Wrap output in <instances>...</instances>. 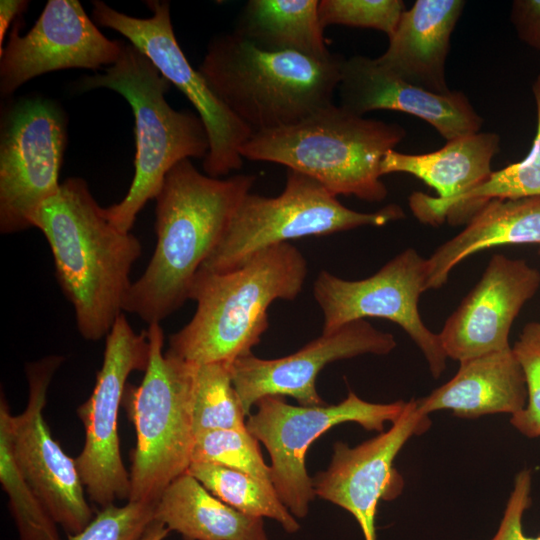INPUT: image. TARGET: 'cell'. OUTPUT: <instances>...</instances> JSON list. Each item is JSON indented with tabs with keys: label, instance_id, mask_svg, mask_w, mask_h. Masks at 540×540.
Returning a JSON list of instances; mask_svg holds the SVG:
<instances>
[{
	"label": "cell",
	"instance_id": "4fadbf2b",
	"mask_svg": "<svg viewBox=\"0 0 540 540\" xmlns=\"http://www.w3.org/2000/svg\"><path fill=\"white\" fill-rule=\"evenodd\" d=\"M427 282L426 259L407 248L375 274L361 280H345L326 270L314 281L313 294L323 314L322 333L367 317L383 318L399 325L424 355L431 375L438 378L447 356L439 335L430 331L418 310Z\"/></svg>",
	"mask_w": 540,
	"mask_h": 540
},
{
	"label": "cell",
	"instance_id": "52a82bcc",
	"mask_svg": "<svg viewBox=\"0 0 540 540\" xmlns=\"http://www.w3.org/2000/svg\"><path fill=\"white\" fill-rule=\"evenodd\" d=\"M149 359L139 386L124 398L136 431L128 501L157 503L191 464L192 407L197 365L164 352L160 323L149 324Z\"/></svg>",
	"mask_w": 540,
	"mask_h": 540
},
{
	"label": "cell",
	"instance_id": "6da1fadb",
	"mask_svg": "<svg viewBox=\"0 0 540 540\" xmlns=\"http://www.w3.org/2000/svg\"><path fill=\"white\" fill-rule=\"evenodd\" d=\"M255 180L250 174L214 178L198 171L190 159L177 163L155 198V250L132 282L123 311L149 325L179 309Z\"/></svg>",
	"mask_w": 540,
	"mask_h": 540
},
{
	"label": "cell",
	"instance_id": "f546056e",
	"mask_svg": "<svg viewBox=\"0 0 540 540\" xmlns=\"http://www.w3.org/2000/svg\"><path fill=\"white\" fill-rule=\"evenodd\" d=\"M258 440L246 429H218L194 437L192 462L211 463L243 472L274 489L271 467L261 454Z\"/></svg>",
	"mask_w": 540,
	"mask_h": 540
},
{
	"label": "cell",
	"instance_id": "5bb4252c",
	"mask_svg": "<svg viewBox=\"0 0 540 540\" xmlns=\"http://www.w3.org/2000/svg\"><path fill=\"white\" fill-rule=\"evenodd\" d=\"M63 360L51 355L27 364V406L21 414L10 415V431L21 474L57 525L74 535L90 523L93 513L75 460L52 437L43 415L48 387Z\"/></svg>",
	"mask_w": 540,
	"mask_h": 540
},
{
	"label": "cell",
	"instance_id": "ffe728a7",
	"mask_svg": "<svg viewBox=\"0 0 540 540\" xmlns=\"http://www.w3.org/2000/svg\"><path fill=\"white\" fill-rule=\"evenodd\" d=\"M465 1L417 0L405 10L377 63L404 81L436 94L449 89L445 64Z\"/></svg>",
	"mask_w": 540,
	"mask_h": 540
},
{
	"label": "cell",
	"instance_id": "ba28073f",
	"mask_svg": "<svg viewBox=\"0 0 540 540\" xmlns=\"http://www.w3.org/2000/svg\"><path fill=\"white\" fill-rule=\"evenodd\" d=\"M404 216L397 204L370 213L349 209L318 181L287 169L285 187L279 195L250 192L244 197L221 242L199 271L227 272L273 245L361 226H383Z\"/></svg>",
	"mask_w": 540,
	"mask_h": 540
},
{
	"label": "cell",
	"instance_id": "d590c367",
	"mask_svg": "<svg viewBox=\"0 0 540 540\" xmlns=\"http://www.w3.org/2000/svg\"><path fill=\"white\" fill-rule=\"evenodd\" d=\"M28 6L25 0H1L0 1V50L3 48L4 38L10 23L20 17Z\"/></svg>",
	"mask_w": 540,
	"mask_h": 540
},
{
	"label": "cell",
	"instance_id": "1f68e13d",
	"mask_svg": "<svg viewBox=\"0 0 540 540\" xmlns=\"http://www.w3.org/2000/svg\"><path fill=\"white\" fill-rule=\"evenodd\" d=\"M523 369L527 402L525 407L511 416V424L529 438L540 437V321L530 322L523 328L512 347Z\"/></svg>",
	"mask_w": 540,
	"mask_h": 540
},
{
	"label": "cell",
	"instance_id": "ac0fdd59",
	"mask_svg": "<svg viewBox=\"0 0 540 540\" xmlns=\"http://www.w3.org/2000/svg\"><path fill=\"white\" fill-rule=\"evenodd\" d=\"M540 287V272L496 254L438 334L447 358L459 362L508 349L512 324Z\"/></svg>",
	"mask_w": 540,
	"mask_h": 540
},
{
	"label": "cell",
	"instance_id": "3957f363",
	"mask_svg": "<svg viewBox=\"0 0 540 540\" xmlns=\"http://www.w3.org/2000/svg\"><path fill=\"white\" fill-rule=\"evenodd\" d=\"M307 271L304 255L289 242L265 248L227 272L198 271L189 292L196 311L169 337L167 351L196 365L232 363L252 353L269 327L270 305L294 300Z\"/></svg>",
	"mask_w": 540,
	"mask_h": 540
},
{
	"label": "cell",
	"instance_id": "603a6c76",
	"mask_svg": "<svg viewBox=\"0 0 540 540\" xmlns=\"http://www.w3.org/2000/svg\"><path fill=\"white\" fill-rule=\"evenodd\" d=\"M499 143L498 134L479 131L447 141L442 148L430 153L406 154L392 149L382 158L380 174H411L435 189L436 197L452 199L490 176Z\"/></svg>",
	"mask_w": 540,
	"mask_h": 540
},
{
	"label": "cell",
	"instance_id": "4316f807",
	"mask_svg": "<svg viewBox=\"0 0 540 540\" xmlns=\"http://www.w3.org/2000/svg\"><path fill=\"white\" fill-rule=\"evenodd\" d=\"M187 472L234 509L250 516L273 519L288 533L299 530L300 525L295 516L279 499L275 490L253 477L205 462H192Z\"/></svg>",
	"mask_w": 540,
	"mask_h": 540
},
{
	"label": "cell",
	"instance_id": "44dd1931",
	"mask_svg": "<svg viewBox=\"0 0 540 540\" xmlns=\"http://www.w3.org/2000/svg\"><path fill=\"white\" fill-rule=\"evenodd\" d=\"M416 402L426 415L443 409L469 419L514 415L527 402L524 372L512 347L490 352L461 361L453 378Z\"/></svg>",
	"mask_w": 540,
	"mask_h": 540
},
{
	"label": "cell",
	"instance_id": "e575fe53",
	"mask_svg": "<svg viewBox=\"0 0 540 540\" xmlns=\"http://www.w3.org/2000/svg\"><path fill=\"white\" fill-rule=\"evenodd\" d=\"M510 18L519 39L540 50V0H514Z\"/></svg>",
	"mask_w": 540,
	"mask_h": 540
},
{
	"label": "cell",
	"instance_id": "484cf974",
	"mask_svg": "<svg viewBox=\"0 0 540 540\" xmlns=\"http://www.w3.org/2000/svg\"><path fill=\"white\" fill-rule=\"evenodd\" d=\"M532 91L536 104L537 130L530 152L526 157L519 162L492 172L480 185L452 199H440L421 192H414L409 197V206L413 215L420 222L439 225L447 219L453 221L456 217H461L463 213H472L473 215L481 206L492 199L540 197L539 82H534Z\"/></svg>",
	"mask_w": 540,
	"mask_h": 540
},
{
	"label": "cell",
	"instance_id": "d6986e66",
	"mask_svg": "<svg viewBox=\"0 0 540 540\" xmlns=\"http://www.w3.org/2000/svg\"><path fill=\"white\" fill-rule=\"evenodd\" d=\"M337 92L339 105L357 115L373 110L405 112L429 123L446 141L479 132L483 124L463 92H429L362 55L344 58Z\"/></svg>",
	"mask_w": 540,
	"mask_h": 540
},
{
	"label": "cell",
	"instance_id": "7c38bea8",
	"mask_svg": "<svg viewBox=\"0 0 540 540\" xmlns=\"http://www.w3.org/2000/svg\"><path fill=\"white\" fill-rule=\"evenodd\" d=\"M148 359L147 331L136 333L121 314L106 336L94 389L77 409L85 442L75 463L89 498L102 508L130 497V476L120 453L118 413L128 376L145 371Z\"/></svg>",
	"mask_w": 540,
	"mask_h": 540
},
{
	"label": "cell",
	"instance_id": "8992f818",
	"mask_svg": "<svg viewBox=\"0 0 540 540\" xmlns=\"http://www.w3.org/2000/svg\"><path fill=\"white\" fill-rule=\"evenodd\" d=\"M82 91L108 88L130 104L135 119V174L124 198L104 208L105 217L119 230L130 232L137 214L159 194L167 173L179 162L202 158L209 137L201 118L177 111L165 95L170 82L152 61L132 44H124L118 60L103 72L83 78Z\"/></svg>",
	"mask_w": 540,
	"mask_h": 540
},
{
	"label": "cell",
	"instance_id": "f1b7e54d",
	"mask_svg": "<svg viewBox=\"0 0 540 540\" xmlns=\"http://www.w3.org/2000/svg\"><path fill=\"white\" fill-rule=\"evenodd\" d=\"M231 364L197 365L192 426L195 435L218 429H246L247 416L232 382Z\"/></svg>",
	"mask_w": 540,
	"mask_h": 540
},
{
	"label": "cell",
	"instance_id": "cb8c5ba5",
	"mask_svg": "<svg viewBox=\"0 0 540 540\" xmlns=\"http://www.w3.org/2000/svg\"><path fill=\"white\" fill-rule=\"evenodd\" d=\"M154 520L184 540H269L263 518L224 503L188 472L164 490L155 505Z\"/></svg>",
	"mask_w": 540,
	"mask_h": 540
},
{
	"label": "cell",
	"instance_id": "9a60e30c",
	"mask_svg": "<svg viewBox=\"0 0 540 540\" xmlns=\"http://www.w3.org/2000/svg\"><path fill=\"white\" fill-rule=\"evenodd\" d=\"M123 45L108 39L78 0H49L31 29L20 35L16 24L0 50L1 96L47 72L109 67Z\"/></svg>",
	"mask_w": 540,
	"mask_h": 540
},
{
	"label": "cell",
	"instance_id": "4dcf8cb0",
	"mask_svg": "<svg viewBox=\"0 0 540 540\" xmlns=\"http://www.w3.org/2000/svg\"><path fill=\"white\" fill-rule=\"evenodd\" d=\"M405 11L401 0H320L318 18L323 29L332 24L371 28L390 38Z\"/></svg>",
	"mask_w": 540,
	"mask_h": 540
},
{
	"label": "cell",
	"instance_id": "7402d4cb",
	"mask_svg": "<svg viewBox=\"0 0 540 540\" xmlns=\"http://www.w3.org/2000/svg\"><path fill=\"white\" fill-rule=\"evenodd\" d=\"M540 245V197L492 199L467 226L426 259V289L442 287L452 269L470 255L504 245Z\"/></svg>",
	"mask_w": 540,
	"mask_h": 540
},
{
	"label": "cell",
	"instance_id": "d6a6232c",
	"mask_svg": "<svg viewBox=\"0 0 540 540\" xmlns=\"http://www.w3.org/2000/svg\"><path fill=\"white\" fill-rule=\"evenodd\" d=\"M156 503L128 501L102 508L80 532L68 540H139L154 520Z\"/></svg>",
	"mask_w": 540,
	"mask_h": 540
},
{
	"label": "cell",
	"instance_id": "8fae6325",
	"mask_svg": "<svg viewBox=\"0 0 540 540\" xmlns=\"http://www.w3.org/2000/svg\"><path fill=\"white\" fill-rule=\"evenodd\" d=\"M66 117L54 102L28 98L3 117L0 134V231L31 227L37 209L59 191Z\"/></svg>",
	"mask_w": 540,
	"mask_h": 540
},
{
	"label": "cell",
	"instance_id": "74e56055",
	"mask_svg": "<svg viewBox=\"0 0 540 540\" xmlns=\"http://www.w3.org/2000/svg\"><path fill=\"white\" fill-rule=\"evenodd\" d=\"M536 81L540 83V75L537 77Z\"/></svg>",
	"mask_w": 540,
	"mask_h": 540
},
{
	"label": "cell",
	"instance_id": "277c9868",
	"mask_svg": "<svg viewBox=\"0 0 540 540\" xmlns=\"http://www.w3.org/2000/svg\"><path fill=\"white\" fill-rule=\"evenodd\" d=\"M344 57L317 60L257 47L234 30L215 36L198 68L254 134L293 125L334 103Z\"/></svg>",
	"mask_w": 540,
	"mask_h": 540
},
{
	"label": "cell",
	"instance_id": "e0dca14e",
	"mask_svg": "<svg viewBox=\"0 0 540 540\" xmlns=\"http://www.w3.org/2000/svg\"><path fill=\"white\" fill-rule=\"evenodd\" d=\"M431 421L417 407L406 402L401 416L388 431L355 446L338 441L328 468L312 478L315 495L348 511L357 521L364 540H377L376 513L381 499L396 496L400 476L393 462L405 443L429 429Z\"/></svg>",
	"mask_w": 540,
	"mask_h": 540
},
{
	"label": "cell",
	"instance_id": "30bf717a",
	"mask_svg": "<svg viewBox=\"0 0 540 540\" xmlns=\"http://www.w3.org/2000/svg\"><path fill=\"white\" fill-rule=\"evenodd\" d=\"M93 3L96 24L117 31L145 54L159 72L182 92L197 110L209 137V151L203 170L214 178L240 170L241 148L253 136L209 86L199 70L194 69L178 44L168 1H147L151 17L137 18L110 7L103 1Z\"/></svg>",
	"mask_w": 540,
	"mask_h": 540
},
{
	"label": "cell",
	"instance_id": "5b68a950",
	"mask_svg": "<svg viewBox=\"0 0 540 540\" xmlns=\"http://www.w3.org/2000/svg\"><path fill=\"white\" fill-rule=\"evenodd\" d=\"M405 136L398 123L365 118L333 103L293 125L254 134L240 153L305 174L335 196L379 202L388 193L380 163Z\"/></svg>",
	"mask_w": 540,
	"mask_h": 540
},
{
	"label": "cell",
	"instance_id": "2e32d148",
	"mask_svg": "<svg viewBox=\"0 0 540 540\" xmlns=\"http://www.w3.org/2000/svg\"><path fill=\"white\" fill-rule=\"evenodd\" d=\"M395 347L392 334L357 320L322 333L285 357L240 356L231 364L232 382L247 417L251 407L266 396H290L301 406H321L326 403L317 392L316 379L327 364L363 354L386 355Z\"/></svg>",
	"mask_w": 540,
	"mask_h": 540
},
{
	"label": "cell",
	"instance_id": "836d02e7",
	"mask_svg": "<svg viewBox=\"0 0 540 540\" xmlns=\"http://www.w3.org/2000/svg\"><path fill=\"white\" fill-rule=\"evenodd\" d=\"M531 482L529 469L517 473L498 530L490 540H540V536H526L522 526L524 512L531 504Z\"/></svg>",
	"mask_w": 540,
	"mask_h": 540
},
{
	"label": "cell",
	"instance_id": "83f0119b",
	"mask_svg": "<svg viewBox=\"0 0 540 540\" xmlns=\"http://www.w3.org/2000/svg\"><path fill=\"white\" fill-rule=\"evenodd\" d=\"M10 409L3 394L0 400V482L20 540H61L57 523L21 474L13 454Z\"/></svg>",
	"mask_w": 540,
	"mask_h": 540
},
{
	"label": "cell",
	"instance_id": "7a4b0ae2",
	"mask_svg": "<svg viewBox=\"0 0 540 540\" xmlns=\"http://www.w3.org/2000/svg\"><path fill=\"white\" fill-rule=\"evenodd\" d=\"M52 252L59 286L74 308L81 336H107L122 314L130 272L142 245L104 215L86 181L71 177L30 219Z\"/></svg>",
	"mask_w": 540,
	"mask_h": 540
},
{
	"label": "cell",
	"instance_id": "d4e9b609",
	"mask_svg": "<svg viewBox=\"0 0 540 540\" xmlns=\"http://www.w3.org/2000/svg\"><path fill=\"white\" fill-rule=\"evenodd\" d=\"M318 0H250L234 31L271 52L292 51L317 60L330 59Z\"/></svg>",
	"mask_w": 540,
	"mask_h": 540
},
{
	"label": "cell",
	"instance_id": "9c48e42d",
	"mask_svg": "<svg viewBox=\"0 0 540 540\" xmlns=\"http://www.w3.org/2000/svg\"><path fill=\"white\" fill-rule=\"evenodd\" d=\"M255 405L257 411L247 417L246 428L270 455L277 496L295 517L304 518L316 496L305 467L310 445L332 427L347 422L381 433L386 422L401 416L406 402L371 403L349 391L335 405L294 406L282 396H266Z\"/></svg>",
	"mask_w": 540,
	"mask_h": 540
},
{
	"label": "cell",
	"instance_id": "8d00e7d4",
	"mask_svg": "<svg viewBox=\"0 0 540 540\" xmlns=\"http://www.w3.org/2000/svg\"><path fill=\"white\" fill-rule=\"evenodd\" d=\"M169 532L163 523L153 520L139 540H163Z\"/></svg>",
	"mask_w": 540,
	"mask_h": 540
}]
</instances>
